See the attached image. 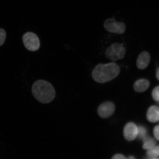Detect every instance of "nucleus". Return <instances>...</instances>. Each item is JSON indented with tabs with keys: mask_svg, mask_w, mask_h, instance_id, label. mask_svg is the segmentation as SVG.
Segmentation results:
<instances>
[{
	"mask_svg": "<svg viewBox=\"0 0 159 159\" xmlns=\"http://www.w3.org/2000/svg\"><path fill=\"white\" fill-rule=\"evenodd\" d=\"M120 69L116 63L97 65L93 70L92 77L97 83H104L112 80L119 75Z\"/></svg>",
	"mask_w": 159,
	"mask_h": 159,
	"instance_id": "f257e3e1",
	"label": "nucleus"
},
{
	"mask_svg": "<svg viewBox=\"0 0 159 159\" xmlns=\"http://www.w3.org/2000/svg\"><path fill=\"white\" fill-rule=\"evenodd\" d=\"M33 96L39 102L48 104L55 98V91L52 85L46 81L40 80L36 81L32 87Z\"/></svg>",
	"mask_w": 159,
	"mask_h": 159,
	"instance_id": "f03ea898",
	"label": "nucleus"
},
{
	"mask_svg": "<svg viewBox=\"0 0 159 159\" xmlns=\"http://www.w3.org/2000/svg\"><path fill=\"white\" fill-rule=\"evenodd\" d=\"M126 53V49L124 46L116 43L107 48L105 55L107 58L113 61H116L124 58Z\"/></svg>",
	"mask_w": 159,
	"mask_h": 159,
	"instance_id": "7ed1b4c3",
	"label": "nucleus"
},
{
	"mask_svg": "<svg viewBox=\"0 0 159 159\" xmlns=\"http://www.w3.org/2000/svg\"><path fill=\"white\" fill-rule=\"evenodd\" d=\"M24 45L28 50L34 52L38 50L40 46V43L38 37L32 32H27L22 37Z\"/></svg>",
	"mask_w": 159,
	"mask_h": 159,
	"instance_id": "20e7f679",
	"label": "nucleus"
},
{
	"mask_svg": "<svg viewBox=\"0 0 159 159\" xmlns=\"http://www.w3.org/2000/svg\"><path fill=\"white\" fill-rule=\"evenodd\" d=\"M104 25L106 30L111 33L123 34L126 30V25L124 23L117 22L114 18L106 20Z\"/></svg>",
	"mask_w": 159,
	"mask_h": 159,
	"instance_id": "39448f33",
	"label": "nucleus"
},
{
	"mask_svg": "<svg viewBox=\"0 0 159 159\" xmlns=\"http://www.w3.org/2000/svg\"><path fill=\"white\" fill-rule=\"evenodd\" d=\"M115 110V105L111 102L102 103L98 107V114L101 118L107 119L111 117Z\"/></svg>",
	"mask_w": 159,
	"mask_h": 159,
	"instance_id": "423d86ee",
	"label": "nucleus"
},
{
	"mask_svg": "<svg viewBox=\"0 0 159 159\" xmlns=\"http://www.w3.org/2000/svg\"><path fill=\"white\" fill-rule=\"evenodd\" d=\"M125 138L128 141H132L136 138L138 134V129L134 123H128L125 126L124 131Z\"/></svg>",
	"mask_w": 159,
	"mask_h": 159,
	"instance_id": "0eeeda50",
	"label": "nucleus"
},
{
	"mask_svg": "<svg viewBox=\"0 0 159 159\" xmlns=\"http://www.w3.org/2000/svg\"><path fill=\"white\" fill-rule=\"evenodd\" d=\"M151 57L150 53L146 51H143L139 55L137 59L136 65L138 68L143 70L148 66L150 62Z\"/></svg>",
	"mask_w": 159,
	"mask_h": 159,
	"instance_id": "6e6552de",
	"label": "nucleus"
},
{
	"mask_svg": "<svg viewBox=\"0 0 159 159\" xmlns=\"http://www.w3.org/2000/svg\"><path fill=\"white\" fill-rule=\"evenodd\" d=\"M150 85V82L148 80L140 79L134 83V91L137 92H143L148 89Z\"/></svg>",
	"mask_w": 159,
	"mask_h": 159,
	"instance_id": "1a4fd4ad",
	"label": "nucleus"
},
{
	"mask_svg": "<svg viewBox=\"0 0 159 159\" xmlns=\"http://www.w3.org/2000/svg\"><path fill=\"white\" fill-rule=\"evenodd\" d=\"M147 118L151 122H156L159 121V108L152 106L149 108L147 114Z\"/></svg>",
	"mask_w": 159,
	"mask_h": 159,
	"instance_id": "9d476101",
	"label": "nucleus"
},
{
	"mask_svg": "<svg viewBox=\"0 0 159 159\" xmlns=\"http://www.w3.org/2000/svg\"><path fill=\"white\" fill-rule=\"evenodd\" d=\"M143 148L145 150H149L155 146L156 144V141L154 139L150 136H146L143 139Z\"/></svg>",
	"mask_w": 159,
	"mask_h": 159,
	"instance_id": "9b49d317",
	"label": "nucleus"
},
{
	"mask_svg": "<svg viewBox=\"0 0 159 159\" xmlns=\"http://www.w3.org/2000/svg\"><path fill=\"white\" fill-rule=\"evenodd\" d=\"M147 156L150 157H155L159 156V146H155L148 150Z\"/></svg>",
	"mask_w": 159,
	"mask_h": 159,
	"instance_id": "f8f14e48",
	"label": "nucleus"
},
{
	"mask_svg": "<svg viewBox=\"0 0 159 159\" xmlns=\"http://www.w3.org/2000/svg\"><path fill=\"white\" fill-rule=\"evenodd\" d=\"M138 134L137 136L139 139H143L146 137L147 134L146 129L142 126L138 127Z\"/></svg>",
	"mask_w": 159,
	"mask_h": 159,
	"instance_id": "ddd939ff",
	"label": "nucleus"
},
{
	"mask_svg": "<svg viewBox=\"0 0 159 159\" xmlns=\"http://www.w3.org/2000/svg\"><path fill=\"white\" fill-rule=\"evenodd\" d=\"M152 96L155 101H159V85L155 87L152 90Z\"/></svg>",
	"mask_w": 159,
	"mask_h": 159,
	"instance_id": "4468645a",
	"label": "nucleus"
},
{
	"mask_svg": "<svg viewBox=\"0 0 159 159\" xmlns=\"http://www.w3.org/2000/svg\"><path fill=\"white\" fill-rule=\"evenodd\" d=\"M6 33L4 30L0 29V46L4 43L6 38Z\"/></svg>",
	"mask_w": 159,
	"mask_h": 159,
	"instance_id": "2eb2a0df",
	"label": "nucleus"
},
{
	"mask_svg": "<svg viewBox=\"0 0 159 159\" xmlns=\"http://www.w3.org/2000/svg\"><path fill=\"white\" fill-rule=\"evenodd\" d=\"M153 133L155 138L157 140H159V125L155 127Z\"/></svg>",
	"mask_w": 159,
	"mask_h": 159,
	"instance_id": "dca6fc26",
	"label": "nucleus"
},
{
	"mask_svg": "<svg viewBox=\"0 0 159 159\" xmlns=\"http://www.w3.org/2000/svg\"><path fill=\"white\" fill-rule=\"evenodd\" d=\"M111 159H127L125 157L121 154H116Z\"/></svg>",
	"mask_w": 159,
	"mask_h": 159,
	"instance_id": "f3484780",
	"label": "nucleus"
},
{
	"mask_svg": "<svg viewBox=\"0 0 159 159\" xmlns=\"http://www.w3.org/2000/svg\"><path fill=\"white\" fill-rule=\"evenodd\" d=\"M156 77L157 79L159 80V67L156 70Z\"/></svg>",
	"mask_w": 159,
	"mask_h": 159,
	"instance_id": "a211bd4d",
	"label": "nucleus"
},
{
	"mask_svg": "<svg viewBox=\"0 0 159 159\" xmlns=\"http://www.w3.org/2000/svg\"><path fill=\"white\" fill-rule=\"evenodd\" d=\"M127 159H135V158L133 156H130V157H128V158H127Z\"/></svg>",
	"mask_w": 159,
	"mask_h": 159,
	"instance_id": "6ab92c4d",
	"label": "nucleus"
},
{
	"mask_svg": "<svg viewBox=\"0 0 159 159\" xmlns=\"http://www.w3.org/2000/svg\"><path fill=\"white\" fill-rule=\"evenodd\" d=\"M158 159L156 158H152V159Z\"/></svg>",
	"mask_w": 159,
	"mask_h": 159,
	"instance_id": "aec40b11",
	"label": "nucleus"
}]
</instances>
